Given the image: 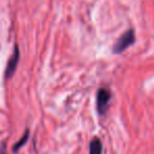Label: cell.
<instances>
[{"label":"cell","mask_w":154,"mask_h":154,"mask_svg":"<svg viewBox=\"0 0 154 154\" xmlns=\"http://www.w3.org/2000/svg\"><path fill=\"white\" fill-rule=\"evenodd\" d=\"M135 41V32L134 30L130 29L126 33L122 35L116 41V43L113 47V52L115 54H119L124 52L126 49H128L130 45H132Z\"/></svg>","instance_id":"6da1fadb"},{"label":"cell","mask_w":154,"mask_h":154,"mask_svg":"<svg viewBox=\"0 0 154 154\" xmlns=\"http://www.w3.org/2000/svg\"><path fill=\"white\" fill-rule=\"evenodd\" d=\"M97 101H96V108L97 111L100 115H103L107 112L109 108V103L112 98L111 91L107 88H100L97 91Z\"/></svg>","instance_id":"7a4b0ae2"},{"label":"cell","mask_w":154,"mask_h":154,"mask_svg":"<svg viewBox=\"0 0 154 154\" xmlns=\"http://www.w3.org/2000/svg\"><path fill=\"white\" fill-rule=\"evenodd\" d=\"M19 57H20L19 48L16 45L15 48H14L13 55L10 58L9 62H8L7 69H5V78H7V79H10L14 75V73H15L16 68H17V66H18V61H19Z\"/></svg>","instance_id":"3957f363"},{"label":"cell","mask_w":154,"mask_h":154,"mask_svg":"<svg viewBox=\"0 0 154 154\" xmlns=\"http://www.w3.org/2000/svg\"><path fill=\"white\" fill-rule=\"evenodd\" d=\"M103 153V143L100 139L94 137L90 143V153L89 154H101Z\"/></svg>","instance_id":"277c9868"},{"label":"cell","mask_w":154,"mask_h":154,"mask_svg":"<svg viewBox=\"0 0 154 154\" xmlns=\"http://www.w3.org/2000/svg\"><path fill=\"white\" fill-rule=\"evenodd\" d=\"M29 135H30V131L29 130H26V132H24V134L22 135V137L19 139V140L17 141V143L14 145V147H13V152H17L19 149H21L22 147H23L24 145L26 143V141H28V139H29Z\"/></svg>","instance_id":"5b68a950"},{"label":"cell","mask_w":154,"mask_h":154,"mask_svg":"<svg viewBox=\"0 0 154 154\" xmlns=\"http://www.w3.org/2000/svg\"><path fill=\"white\" fill-rule=\"evenodd\" d=\"M0 154H8L5 143H2V146H1V148H0Z\"/></svg>","instance_id":"8992f818"}]
</instances>
